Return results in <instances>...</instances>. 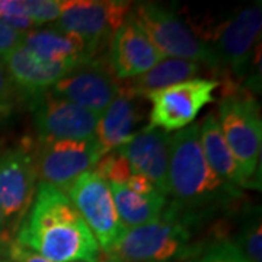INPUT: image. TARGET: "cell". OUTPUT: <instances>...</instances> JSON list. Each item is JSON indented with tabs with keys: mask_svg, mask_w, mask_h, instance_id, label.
Returning a JSON list of instances; mask_svg holds the SVG:
<instances>
[{
	"mask_svg": "<svg viewBox=\"0 0 262 262\" xmlns=\"http://www.w3.org/2000/svg\"><path fill=\"white\" fill-rule=\"evenodd\" d=\"M13 241L53 262H98L101 251L70 198L39 182Z\"/></svg>",
	"mask_w": 262,
	"mask_h": 262,
	"instance_id": "cell-1",
	"label": "cell"
},
{
	"mask_svg": "<svg viewBox=\"0 0 262 262\" xmlns=\"http://www.w3.org/2000/svg\"><path fill=\"white\" fill-rule=\"evenodd\" d=\"M169 213L189 223L201 211L233 203L239 188L223 182L208 166L200 144L198 122L172 134L169 160Z\"/></svg>",
	"mask_w": 262,
	"mask_h": 262,
	"instance_id": "cell-2",
	"label": "cell"
},
{
	"mask_svg": "<svg viewBox=\"0 0 262 262\" xmlns=\"http://www.w3.org/2000/svg\"><path fill=\"white\" fill-rule=\"evenodd\" d=\"M130 16L163 57L191 60L208 69L222 67L210 44L198 37L173 9L156 2H140L133 6Z\"/></svg>",
	"mask_w": 262,
	"mask_h": 262,
	"instance_id": "cell-3",
	"label": "cell"
},
{
	"mask_svg": "<svg viewBox=\"0 0 262 262\" xmlns=\"http://www.w3.org/2000/svg\"><path fill=\"white\" fill-rule=\"evenodd\" d=\"M188 225L165 210L159 220L125 230L105 262H169L187 256Z\"/></svg>",
	"mask_w": 262,
	"mask_h": 262,
	"instance_id": "cell-4",
	"label": "cell"
},
{
	"mask_svg": "<svg viewBox=\"0 0 262 262\" xmlns=\"http://www.w3.org/2000/svg\"><path fill=\"white\" fill-rule=\"evenodd\" d=\"M226 143L233 153L249 187L259 170L262 144V120L259 103L251 95L229 92L215 113Z\"/></svg>",
	"mask_w": 262,
	"mask_h": 262,
	"instance_id": "cell-5",
	"label": "cell"
},
{
	"mask_svg": "<svg viewBox=\"0 0 262 262\" xmlns=\"http://www.w3.org/2000/svg\"><path fill=\"white\" fill-rule=\"evenodd\" d=\"M133 3L122 0H63L61 13L53 27L77 38L99 58L115 31L130 18Z\"/></svg>",
	"mask_w": 262,
	"mask_h": 262,
	"instance_id": "cell-6",
	"label": "cell"
},
{
	"mask_svg": "<svg viewBox=\"0 0 262 262\" xmlns=\"http://www.w3.org/2000/svg\"><path fill=\"white\" fill-rule=\"evenodd\" d=\"M34 147L22 144L0 153V213L6 234L15 237L37 192Z\"/></svg>",
	"mask_w": 262,
	"mask_h": 262,
	"instance_id": "cell-7",
	"label": "cell"
},
{
	"mask_svg": "<svg viewBox=\"0 0 262 262\" xmlns=\"http://www.w3.org/2000/svg\"><path fill=\"white\" fill-rule=\"evenodd\" d=\"M217 88L219 82L214 79L196 77L146 94L143 99L151 103L147 128H156L169 134L187 128L213 101Z\"/></svg>",
	"mask_w": 262,
	"mask_h": 262,
	"instance_id": "cell-8",
	"label": "cell"
},
{
	"mask_svg": "<svg viewBox=\"0 0 262 262\" xmlns=\"http://www.w3.org/2000/svg\"><path fill=\"white\" fill-rule=\"evenodd\" d=\"M66 195L92 232L99 251L105 255L111 252L125 233V227L118 217L108 182L89 170L76 179Z\"/></svg>",
	"mask_w": 262,
	"mask_h": 262,
	"instance_id": "cell-9",
	"label": "cell"
},
{
	"mask_svg": "<svg viewBox=\"0 0 262 262\" xmlns=\"http://www.w3.org/2000/svg\"><path fill=\"white\" fill-rule=\"evenodd\" d=\"M29 111L39 141L83 140L95 137L99 115L54 94L51 89L29 96Z\"/></svg>",
	"mask_w": 262,
	"mask_h": 262,
	"instance_id": "cell-10",
	"label": "cell"
},
{
	"mask_svg": "<svg viewBox=\"0 0 262 262\" xmlns=\"http://www.w3.org/2000/svg\"><path fill=\"white\" fill-rule=\"evenodd\" d=\"M39 182L66 191L79 177L92 170L102 151L95 137L83 140L39 141L34 147Z\"/></svg>",
	"mask_w": 262,
	"mask_h": 262,
	"instance_id": "cell-11",
	"label": "cell"
},
{
	"mask_svg": "<svg viewBox=\"0 0 262 262\" xmlns=\"http://www.w3.org/2000/svg\"><path fill=\"white\" fill-rule=\"evenodd\" d=\"M121 82L111 70L108 58H95L76 66L51 91L91 113L101 115L121 91Z\"/></svg>",
	"mask_w": 262,
	"mask_h": 262,
	"instance_id": "cell-12",
	"label": "cell"
},
{
	"mask_svg": "<svg viewBox=\"0 0 262 262\" xmlns=\"http://www.w3.org/2000/svg\"><path fill=\"white\" fill-rule=\"evenodd\" d=\"M262 28L261 3H253L241 9L234 16L225 20L214 29L213 48L222 67L226 66L237 77H244L256 44L259 42Z\"/></svg>",
	"mask_w": 262,
	"mask_h": 262,
	"instance_id": "cell-13",
	"label": "cell"
},
{
	"mask_svg": "<svg viewBox=\"0 0 262 262\" xmlns=\"http://www.w3.org/2000/svg\"><path fill=\"white\" fill-rule=\"evenodd\" d=\"M162 58L159 50L131 16L115 31L110 41L108 61L120 82L149 72Z\"/></svg>",
	"mask_w": 262,
	"mask_h": 262,
	"instance_id": "cell-14",
	"label": "cell"
},
{
	"mask_svg": "<svg viewBox=\"0 0 262 262\" xmlns=\"http://www.w3.org/2000/svg\"><path fill=\"white\" fill-rule=\"evenodd\" d=\"M172 134L156 128L139 131L120 150L136 173H141L162 195H169V160Z\"/></svg>",
	"mask_w": 262,
	"mask_h": 262,
	"instance_id": "cell-15",
	"label": "cell"
},
{
	"mask_svg": "<svg viewBox=\"0 0 262 262\" xmlns=\"http://www.w3.org/2000/svg\"><path fill=\"white\" fill-rule=\"evenodd\" d=\"M140 96L128 92L121 84L120 94L99 115L95 139L103 155L120 149L139 133L143 120Z\"/></svg>",
	"mask_w": 262,
	"mask_h": 262,
	"instance_id": "cell-16",
	"label": "cell"
},
{
	"mask_svg": "<svg viewBox=\"0 0 262 262\" xmlns=\"http://www.w3.org/2000/svg\"><path fill=\"white\" fill-rule=\"evenodd\" d=\"M13 84L27 96L51 89L72 69L63 64H53L34 56L22 44L0 58Z\"/></svg>",
	"mask_w": 262,
	"mask_h": 262,
	"instance_id": "cell-17",
	"label": "cell"
},
{
	"mask_svg": "<svg viewBox=\"0 0 262 262\" xmlns=\"http://www.w3.org/2000/svg\"><path fill=\"white\" fill-rule=\"evenodd\" d=\"M22 46L42 61L53 64L76 67L84 61L95 60L80 39L54 28L53 25L47 28H35L24 34Z\"/></svg>",
	"mask_w": 262,
	"mask_h": 262,
	"instance_id": "cell-18",
	"label": "cell"
},
{
	"mask_svg": "<svg viewBox=\"0 0 262 262\" xmlns=\"http://www.w3.org/2000/svg\"><path fill=\"white\" fill-rule=\"evenodd\" d=\"M200 144L208 166L223 182L236 188H249L233 153L226 143L215 113H208L198 124Z\"/></svg>",
	"mask_w": 262,
	"mask_h": 262,
	"instance_id": "cell-19",
	"label": "cell"
},
{
	"mask_svg": "<svg viewBox=\"0 0 262 262\" xmlns=\"http://www.w3.org/2000/svg\"><path fill=\"white\" fill-rule=\"evenodd\" d=\"M203 72L204 66L200 63L173 57H163L149 72L130 80H125L127 83L122 84L128 92L143 98L149 92L160 91L173 84L196 79V76L201 75Z\"/></svg>",
	"mask_w": 262,
	"mask_h": 262,
	"instance_id": "cell-20",
	"label": "cell"
},
{
	"mask_svg": "<svg viewBox=\"0 0 262 262\" xmlns=\"http://www.w3.org/2000/svg\"><path fill=\"white\" fill-rule=\"evenodd\" d=\"M108 185L118 217L125 230L159 220L168 207L166 196L160 192H155L151 195H139L124 185Z\"/></svg>",
	"mask_w": 262,
	"mask_h": 262,
	"instance_id": "cell-21",
	"label": "cell"
},
{
	"mask_svg": "<svg viewBox=\"0 0 262 262\" xmlns=\"http://www.w3.org/2000/svg\"><path fill=\"white\" fill-rule=\"evenodd\" d=\"M233 244L251 262H262V225L259 210L245 220L237 241Z\"/></svg>",
	"mask_w": 262,
	"mask_h": 262,
	"instance_id": "cell-22",
	"label": "cell"
},
{
	"mask_svg": "<svg viewBox=\"0 0 262 262\" xmlns=\"http://www.w3.org/2000/svg\"><path fill=\"white\" fill-rule=\"evenodd\" d=\"M92 170L103 181L114 185H125L131 175L134 173L130 162L120 150H114L103 155Z\"/></svg>",
	"mask_w": 262,
	"mask_h": 262,
	"instance_id": "cell-23",
	"label": "cell"
},
{
	"mask_svg": "<svg viewBox=\"0 0 262 262\" xmlns=\"http://www.w3.org/2000/svg\"><path fill=\"white\" fill-rule=\"evenodd\" d=\"M0 20L22 34L38 28L28 18L25 0H0Z\"/></svg>",
	"mask_w": 262,
	"mask_h": 262,
	"instance_id": "cell-24",
	"label": "cell"
},
{
	"mask_svg": "<svg viewBox=\"0 0 262 262\" xmlns=\"http://www.w3.org/2000/svg\"><path fill=\"white\" fill-rule=\"evenodd\" d=\"M185 262H251L244 253L237 249L233 242H217L211 245L207 251L194 256Z\"/></svg>",
	"mask_w": 262,
	"mask_h": 262,
	"instance_id": "cell-25",
	"label": "cell"
},
{
	"mask_svg": "<svg viewBox=\"0 0 262 262\" xmlns=\"http://www.w3.org/2000/svg\"><path fill=\"white\" fill-rule=\"evenodd\" d=\"M61 5L63 0H25L28 18L38 28L56 22L61 13Z\"/></svg>",
	"mask_w": 262,
	"mask_h": 262,
	"instance_id": "cell-26",
	"label": "cell"
},
{
	"mask_svg": "<svg viewBox=\"0 0 262 262\" xmlns=\"http://www.w3.org/2000/svg\"><path fill=\"white\" fill-rule=\"evenodd\" d=\"M19 94L20 91L13 84L5 66L0 61V117H8L13 111Z\"/></svg>",
	"mask_w": 262,
	"mask_h": 262,
	"instance_id": "cell-27",
	"label": "cell"
},
{
	"mask_svg": "<svg viewBox=\"0 0 262 262\" xmlns=\"http://www.w3.org/2000/svg\"><path fill=\"white\" fill-rule=\"evenodd\" d=\"M5 259H9L10 262H53L38 253L29 251L24 246H20L13 239L5 248Z\"/></svg>",
	"mask_w": 262,
	"mask_h": 262,
	"instance_id": "cell-28",
	"label": "cell"
},
{
	"mask_svg": "<svg viewBox=\"0 0 262 262\" xmlns=\"http://www.w3.org/2000/svg\"><path fill=\"white\" fill-rule=\"evenodd\" d=\"M24 34L0 20V58L22 44Z\"/></svg>",
	"mask_w": 262,
	"mask_h": 262,
	"instance_id": "cell-29",
	"label": "cell"
},
{
	"mask_svg": "<svg viewBox=\"0 0 262 262\" xmlns=\"http://www.w3.org/2000/svg\"><path fill=\"white\" fill-rule=\"evenodd\" d=\"M124 187L128 188L130 191H133L134 194H139V195H151L155 192H159L156 189V187L144 175L136 173V172L131 175L130 179L127 181V184Z\"/></svg>",
	"mask_w": 262,
	"mask_h": 262,
	"instance_id": "cell-30",
	"label": "cell"
},
{
	"mask_svg": "<svg viewBox=\"0 0 262 262\" xmlns=\"http://www.w3.org/2000/svg\"><path fill=\"white\" fill-rule=\"evenodd\" d=\"M10 241H12V239H9V236L6 234L5 223H3V217H2V213H0V246H6Z\"/></svg>",
	"mask_w": 262,
	"mask_h": 262,
	"instance_id": "cell-31",
	"label": "cell"
},
{
	"mask_svg": "<svg viewBox=\"0 0 262 262\" xmlns=\"http://www.w3.org/2000/svg\"><path fill=\"white\" fill-rule=\"evenodd\" d=\"M5 248L6 246H0V259H3L2 256H5Z\"/></svg>",
	"mask_w": 262,
	"mask_h": 262,
	"instance_id": "cell-32",
	"label": "cell"
},
{
	"mask_svg": "<svg viewBox=\"0 0 262 262\" xmlns=\"http://www.w3.org/2000/svg\"><path fill=\"white\" fill-rule=\"evenodd\" d=\"M0 262H10L9 259H5V258H3V259H0Z\"/></svg>",
	"mask_w": 262,
	"mask_h": 262,
	"instance_id": "cell-33",
	"label": "cell"
},
{
	"mask_svg": "<svg viewBox=\"0 0 262 262\" xmlns=\"http://www.w3.org/2000/svg\"><path fill=\"white\" fill-rule=\"evenodd\" d=\"M98 262H101V261H98Z\"/></svg>",
	"mask_w": 262,
	"mask_h": 262,
	"instance_id": "cell-34",
	"label": "cell"
}]
</instances>
